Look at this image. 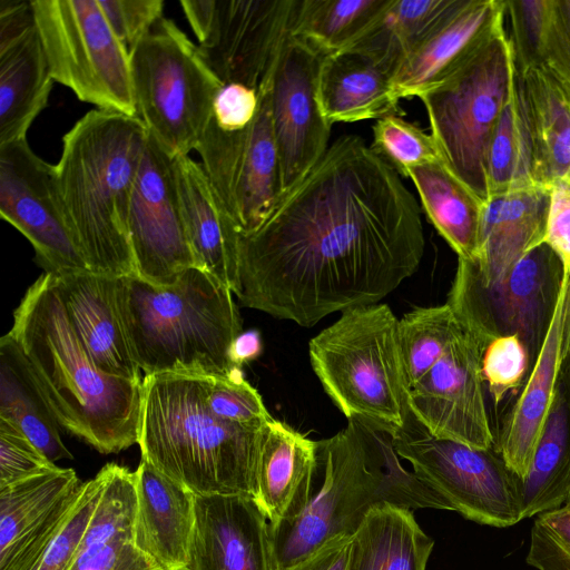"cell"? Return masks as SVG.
<instances>
[{"label": "cell", "mask_w": 570, "mask_h": 570, "mask_svg": "<svg viewBox=\"0 0 570 570\" xmlns=\"http://www.w3.org/2000/svg\"><path fill=\"white\" fill-rule=\"evenodd\" d=\"M417 202L358 136H341L267 219L235 236L233 293L246 307L311 327L377 304L417 269Z\"/></svg>", "instance_id": "1"}, {"label": "cell", "mask_w": 570, "mask_h": 570, "mask_svg": "<svg viewBox=\"0 0 570 570\" xmlns=\"http://www.w3.org/2000/svg\"><path fill=\"white\" fill-rule=\"evenodd\" d=\"M9 334L59 426L104 454L138 443L142 380L98 368L70 324L55 275L45 273L28 288Z\"/></svg>", "instance_id": "2"}, {"label": "cell", "mask_w": 570, "mask_h": 570, "mask_svg": "<svg viewBox=\"0 0 570 570\" xmlns=\"http://www.w3.org/2000/svg\"><path fill=\"white\" fill-rule=\"evenodd\" d=\"M148 131L137 116L92 109L62 138L57 183L76 244L94 274L137 276L128 216Z\"/></svg>", "instance_id": "3"}, {"label": "cell", "mask_w": 570, "mask_h": 570, "mask_svg": "<svg viewBox=\"0 0 570 570\" xmlns=\"http://www.w3.org/2000/svg\"><path fill=\"white\" fill-rule=\"evenodd\" d=\"M266 424L216 417L206 405L202 376L167 373L142 379L137 443L141 459L195 494L254 498Z\"/></svg>", "instance_id": "4"}, {"label": "cell", "mask_w": 570, "mask_h": 570, "mask_svg": "<svg viewBox=\"0 0 570 570\" xmlns=\"http://www.w3.org/2000/svg\"><path fill=\"white\" fill-rule=\"evenodd\" d=\"M233 292L196 266L175 284L117 278V303L131 355L145 375H228L242 321Z\"/></svg>", "instance_id": "5"}, {"label": "cell", "mask_w": 570, "mask_h": 570, "mask_svg": "<svg viewBox=\"0 0 570 570\" xmlns=\"http://www.w3.org/2000/svg\"><path fill=\"white\" fill-rule=\"evenodd\" d=\"M325 392L348 419L393 433L404 421L407 383L399 320L387 304L347 309L309 341Z\"/></svg>", "instance_id": "6"}, {"label": "cell", "mask_w": 570, "mask_h": 570, "mask_svg": "<svg viewBox=\"0 0 570 570\" xmlns=\"http://www.w3.org/2000/svg\"><path fill=\"white\" fill-rule=\"evenodd\" d=\"M504 17L444 80L417 97L444 163L484 205L488 147L515 77Z\"/></svg>", "instance_id": "7"}, {"label": "cell", "mask_w": 570, "mask_h": 570, "mask_svg": "<svg viewBox=\"0 0 570 570\" xmlns=\"http://www.w3.org/2000/svg\"><path fill=\"white\" fill-rule=\"evenodd\" d=\"M136 116L173 158L196 148L224 86L195 45L163 17L130 53Z\"/></svg>", "instance_id": "8"}, {"label": "cell", "mask_w": 570, "mask_h": 570, "mask_svg": "<svg viewBox=\"0 0 570 570\" xmlns=\"http://www.w3.org/2000/svg\"><path fill=\"white\" fill-rule=\"evenodd\" d=\"M53 81L97 109L136 116L130 56L98 0H32Z\"/></svg>", "instance_id": "9"}, {"label": "cell", "mask_w": 570, "mask_h": 570, "mask_svg": "<svg viewBox=\"0 0 570 570\" xmlns=\"http://www.w3.org/2000/svg\"><path fill=\"white\" fill-rule=\"evenodd\" d=\"M566 273L553 249L541 243L524 253L499 279L484 284L458 258L446 303L487 346L502 335L527 345L532 366L553 318Z\"/></svg>", "instance_id": "10"}, {"label": "cell", "mask_w": 570, "mask_h": 570, "mask_svg": "<svg viewBox=\"0 0 570 570\" xmlns=\"http://www.w3.org/2000/svg\"><path fill=\"white\" fill-rule=\"evenodd\" d=\"M335 435L317 441L322 481L294 519L271 525L274 570H286L325 544L352 538L376 507L366 458V424L348 419Z\"/></svg>", "instance_id": "11"}, {"label": "cell", "mask_w": 570, "mask_h": 570, "mask_svg": "<svg viewBox=\"0 0 570 570\" xmlns=\"http://www.w3.org/2000/svg\"><path fill=\"white\" fill-rule=\"evenodd\" d=\"M399 456L465 519L495 528L521 518L518 476L493 448L475 449L432 435L407 407L393 433Z\"/></svg>", "instance_id": "12"}, {"label": "cell", "mask_w": 570, "mask_h": 570, "mask_svg": "<svg viewBox=\"0 0 570 570\" xmlns=\"http://www.w3.org/2000/svg\"><path fill=\"white\" fill-rule=\"evenodd\" d=\"M269 88L261 90L249 126L223 130L209 119L195 148L223 210L244 234L258 228L282 199Z\"/></svg>", "instance_id": "13"}, {"label": "cell", "mask_w": 570, "mask_h": 570, "mask_svg": "<svg viewBox=\"0 0 570 570\" xmlns=\"http://www.w3.org/2000/svg\"><path fill=\"white\" fill-rule=\"evenodd\" d=\"M0 215L30 242L46 273L90 272L68 224L56 167L27 138L0 145Z\"/></svg>", "instance_id": "14"}, {"label": "cell", "mask_w": 570, "mask_h": 570, "mask_svg": "<svg viewBox=\"0 0 570 570\" xmlns=\"http://www.w3.org/2000/svg\"><path fill=\"white\" fill-rule=\"evenodd\" d=\"M128 235L137 277L154 286H170L196 266L181 216L174 158L149 134L131 195Z\"/></svg>", "instance_id": "15"}, {"label": "cell", "mask_w": 570, "mask_h": 570, "mask_svg": "<svg viewBox=\"0 0 570 570\" xmlns=\"http://www.w3.org/2000/svg\"><path fill=\"white\" fill-rule=\"evenodd\" d=\"M324 56L289 35L269 88L282 198L315 167L328 148L332 125L317 101V78Z\"/></svg>", "instance_id": "16"}, {"label": "cell", "mask_w": 570, "mask_h": 570, "mask_svg": "<svg viewBox=\"0 0 570 570\" xmlns=\"http://www.w3.org/2000/svg\"><path fill=\"white\" fill-rule=\"evenodd\" d=\"M484 347L465 327L407 390L409 407L432 435L475 449L494 446L481 375Z\"/></svg>", "instance_id": "17"}, {"label": "cell", "mask_w": 570, "mask_h": 570, "mask_svg": "<svg viewBox=\"0 0 570 570\" xmlns=\"http://www.w3.org/2000/svg\"><path fill=\"white\" fill-rule=\"evenodd\" d=\"M296 0H215L210 30L197 47L225 83L261 91L288 36Z\"/></svg>", "instance_id": "18"}, {"label": "cell", "mask_w": 570, "mask_h": 570, "mask_svg": "<svg viewBox=\"0 0 570 570\" xmlns=\"http://www.w3.org/2000/svg\"><path fill=\"white\" fill-rule=\"evenodd\" d=\"M55 468L0 489V570H30L70 512L82 485Z\"/></svg>", "instance_id": "19"}, {"label": "cell", "mask_w": 570, "mask_h": 570, "mask_svg": "<svg viewBox=\"0 0 570 570\" xmlns=\"http://www.w3.org/2000/svg\"><path fill=\"white\" fill-rule=\"evenodd\" d=\"M186 570H274L269 522L252 497L195 495Z\"/></svg>", "instance_id": "20"}, {"label": "cell", "mask_w": 570, "mask_h": 570, "mask_svg": "<svg viewBox=\"0 0 570 570\" xmlns=\"http://www.w3.org/2000/svg\"><path fill=\"white\" fill-rule=\"evenodd\" d=\"M569 288L570 276L566 274L543 345L495 438L494 449L519 479L529 471L561 382Z\"/></svg>", "instance_id": "21"}, {"label": "cell", "mask_w": 570, "mask_h": 570, "mask_svg": "<svg viewBox=\"0 0 570 570\" xmlns=\"http://www.w3.org/2000/svg\"><path fill=\"white\" fill-rule=\"evenodd\" d=\"M55 277L70 324L98 368L111 376L141 381L118 309V277L90 272Z\"/></svg>", "instance_id": "22"}, {"label": "cell", "mask_w": 570, "mask_h": 570, "mask_svg": "<svg viewBox=\"0 0 570 570\" xmlns=\"http://www.w3.org/2000/svg\"><path fill=\"white\" fill-rule=\"evenodd\" d=\"M136 547L163 570H186L195 523V493L144 459L134 471Z\"/></svg>", "instance_id": "23"}, {"label": "cell", "mask_w": 570, "mask_h": 570, "mask_svg": "<svg viewBox=\"0 0 570 570\" xmlns=\"http://www.w3.org/2000/svg\"><path fill=\"white\" fill-rule=\"evenodd\" d=\"M550 189L534 186L514 190L493 196L484 205L476 256L465 259L482 283L499 279L524 253L542 243Z\"/></svg>", "instance_id": "24"}, {"label": "cell", "mask_w": 570, "mask_h": 570, "mask_svg": "<svg viewBox=\"0 0 570 570\" xmlns=\"http://www.w3.org/2000/svg\"><path fill=\"white\" fill-rule=\"evenodd\" d=\"M317 441L272 419L264 428L254 500L271 525L297 517L306 507L317 472Z\"/></svg>", "instance_id": "25"}, {"label": "cell", "mask_w": 570, "mask_h": 570, "mask_svg": "<svg viewBox=\"0 0 570 570\" xmlns=\"http://www.w3.org/2000/svg\"><path fill=\"white\" fill-rule=\"evenodd\" d=\"M505 13L504 0H464L391 78L397 100L419 97L444 80Z\"/></svg>", "instance_id": "26"}, {"label": "cell", "mask_w": 570, "mask_h": 570, "mask_svg": "<svg viewBox=\"0 0 570 570\" xmlns=\"http://www.w3.org/2000/svg\"><path fill=\"white\" fill-rule=\"evenodd\" d=\"M105 489L70 570H163L135 544L134 472L107 463Z\"/></svg>", "instance_id": "27"}, {"label": "cell", "mask_w": 570, "mask_h": 570, "mask_svg": "<svg viewBox=\"0 0 570 570\" xmlns=\"http://www.w3.org/2000/svg\"><path fill=\"white\" fill-rule=\"evenodd\" d=\"M177 193L187 237L196 261L232 292L236 282V228L223 210L200 163L174 158Z\"/></svg>", "instance_id": "28"}, {"label": "cell", "mask_w": 570, "mask_h": 570, "mask_svg": "<svg viewBox=\"0 0 570 570\" xmlns=\"http://www.w3.org/2000/svg\"><path fill=\"white\" fill-rule=\"evenodd\" d=\"M317 101L326 120L353 122L399 115L391 76L356 51L324 56L317 78Z\"/></svg>", "instance_id": "29"}, {"label": "cell", "mask_w": 570, "mask_h": 570, "mask_svg": "<svg viewBox=\"0 0 570 570\" xmlns=\"http://www.w3.org/2000/svg\"><path fill=\"white\" fill-rule=\"evenodd\" d=\"M52 82L36 24L0 43V145L27 138Z\"/></svg>", "instance_id": "30"}, {"label": "cell", "mask_w": 570, "mask_h": 570, "mask_svg": "<svg viewBox=\"0 0 570 570\" xmlns=\"http://www.w3.org/2000/svg\"><path fill=\"white\" fill-rule=\"evenodd\" d=\"M433 546L411 510L376 505L352 537L347 570H425Z\"/></svg>", "instance_id": "31"}, {"label": "cell", "mask_w": 570, "mask_h": 570, "mask_svg": "<svg viewBox=\"0 0 570 570\" xmlns=\"http://www.w3.org/2000/svg\"><path fill=\"white\" fill-rule=\"evenodd\" d=\"M518 490L522 519L559 509L570 497V389L562 382Z\"/></svg>", "instance_id": "32"}, {"label": "cell", "mask_w": 570, "mask_h": 570, "mask_svg": "<svg viewBox=\"0 0 570 570\" xmlns=\"http://www.w3.org/2000/svg\"><path fill=\"white\" fill-rule=\"evenodd\" d=\"M517 72L532 137L534 181L551 188L570 174V99L542 69Z\"/></svg>", "instance_id": "33"}, {"label": "cell", "mask_w": 570, "mask_h": 570, "mask_svg": "<svg viewBox=\"0 0 570 570\" xmlns=\"http://www.w3.org/2000/svg\"><path fill=\"white\" fill-rule=\"evenodd\" d=\"M464 0H391L358 41L346 51L370 58L392 76Z\"/></svg>", "instance_id": "34"}, {"label": "cell", "mask_w": 570, "mask_h": 570, "mask_svg": "<svg viewBox=\"0 0 570 570\" xmlns=\"http://www.w3.org/2000/svg\"><path fill=\"white\" fill-rule=\"evenodd\" d=\"M422 207L458 258L474 259L484 204L448 167L444 160L409 171Z\"/></svg>", "instance_id": "35"}, {"label": "cell", "mask_w": 570, "mask_h": 570, "mask_svg": "<svg viewBox=\"0 0 570 570\" xmlns=\"http://www.w3.org/2000/svg\"><path fill=\"white\" fill-rule=\"evenodd\" d=\"M0 420L18 429L51 462L72 459L58 423L12 336L0 340Z\"/></svg>", "instance_id": "36"}, {"label": "cell", "mask_w": 570, "mask_h": 570, "mask_svg": "<svg viewBox=\"0 0 570 570\" xmlns=\"http://www.w3.org/2000/svg\"><path fill=\"white\" fill-rule=\"evenodd\" d=\"M391 0H296L291 35L323 56L351 49Z\"/></svg>", "instance_id": "37"}, {"label": "cell", "mask_w": 570, "mask_h": 570, "mask_svg": "<svg viewBox=\"0 0 570 570\" xmlns=\"http://www.w3.org/2000/svg\"><path fill=\"white\" fill-rule=\"evenodd\" d=\"M487 175L490 198L538 186L533 177L531 130L517 69L511 97L490 138Z\"/></svg>", "instance_id": "38"}, {"label": "cell", "mask_w": 570, "mask_h": 570, "mask_svg": "<svg viewBox=\"0 0 570 570\" xmlns=\"http://www.w3.org/2000/svg\"><path fill=\"white\" fill-rule=\"evenodd\" d=\"M366 458L375 483L377 505L452 511L433 488L403 468L389 431L366 424Z\"/></svg>", "instance_id": "39"}, {"label": "cell", "mask_w": 570, "mask_h": 570, "mask_svg": "<svg viewBox=\"0 0 570 570\" xmlns=\"http://www.w3.org/2000/svg\"><path fill=\"white\" fill-rule=\"evenodd\" d=\"M465 327L448 303L417 307L399 320L407 390L432 367Z\"/></svg>", "instance_id": "40"}, {"label": "cell", "mask_w": 570, "mask_h": 570, "mask_svg": "<svg viewBox=\"0 0 570 570\" xmlns=\"http://www.w3.org/2000/svg\"><path fill=\"white\" fill-rule=\"evenodd\" d=\"M370 147L405 177L416 166L444 160L433 136L399 115H387L376 120Z\"/></svg>", "instance_id": "41"}, {"label": "cell", "mask_w": 570, "mask_h": 570, "mask_svg": "<svg viewBox=\"0 0 570 570\" xmlns=\"http://www.w3.org/2000/svg\"><path fill=\"white\" fill-rule=\"evenodd\" d=\"M108 476L107 465L85 481L61 528L30 570H70Z\"/></svg>", "instance_id": "42"}, {"label": "cell", "mask_w": 570, "mask_h": 570, "mask_svg": "<svg viewBox=\"0 0 570 570\" xmlns=\"http://www.w3.org/2000/svg\"><path fill=\"white\" fill-rule=\"evenodd\" d=\"M532 362L529 350L517 335L491 340L483 350L481 375L494 406L523 387Z\"/></svg>", "instance_id": "43"}, {"label": "cell", "mask_w": 570, "mask_h": 570, "mask_svg": "<svg viewBox=\"0 0 570 570\" xmlns=\"http://www.w3.org/2000/svg\"><path fill=\"white\" fill-rule=\"evenodd\" d=\"M208 410L218 419L244 425H264L273 417L240 367L228 375L202 376Z\"/></svg>", "instance_id": "44"}, {"label": "cell", "mask_w": 570, "mask_h": 570, "mask_svg": "<svg viewBox=\"0 0 570 570\" xmlns=\"http://www.w3.org/2000/svg\"><path fill=\"white\" fill-rule=\"evenodd\" d=\"M510 21L508 33L515 69L519 72L539 65L540 52L550 17L551 0L505 1Z\"/></svg>", "instance_id": "45"}, {"label": "cell", "mask_w": 570, "mask_h": 570, "mask_svg": "<svg viewBox=\"0 0 570 570\" xmlns=\"http://www.w3.org/2000/svg\"><path fill=\"white\" fill-rule=\"evenodd\" d=\"M525 562L537 570H570V504L537 515Z\"/></svg>", "instance_id": "46"}, {"label": "cell", "mask_w": 570, "mask_h": 570, "mask_svg": "<svg viewBox=\"0 0 570 570\" xmlns=\"http://www.w3.org/2000/svg\"><path fill=\"white\" fill-rule=\"evenodd\" d=\"M98 3L129 56L163 18V0H98Z\"/></svg>", "instance_id": "47"}, {"label": "cell", "mask_w": 570, "mask_h": 570, "mask_svg": "<svg viewBox=\"0 0 570 570\" xmlns=\"http://www.w3.org/2000/svg\"><path fill=\"white\" fill-rule=\"evenodd\" d=\"M55 468L18 429L0 420V489Z\"/></svg>", "instance_id": "48"}, {"label": "cell", "mask_w": 570, "mask_h": 570, "mask_svg": "<svg viewBox=\"0 0 570 570\" xmlns=\"http://www.w3.org/2000/svg\"><path fill=\"white\" fill-rule=\"evenodd\" d=\"M537 68L546 71L570 99V0H551Z\"/></svg>", "instance_id": "49"}, {"label": "cell", "mask_w": 570, "mask_h": 570, "mask_svg": "<svg viewBox=\"0 0 570 570\" xmlns=\"http://www.w3.org/2000/svg\"><path fill=\"white\" fill-rule=\"evenodd\" d=\"M261 91L240 83H225L214 98L210 120L223 130H240L256 118Z\"/></svg>", "instance_id": "50"}, {"label": "cell", "mask_w": 570, "mask_h": 570, "mask_svg": "<svg viewBox=\"0 0 570 570\" xmlns=\"http://www.w3.org/2000/svg\"><path fill=\"white\" fill-rule=\"evenodd\" d=\"M542 243L553 249L563 264L564 273L570 276V174L551 185Z\"/></svg>", "instance_id": "51"}, {"label": "cell", "mask_w": 570, "mask_h": 570, "mask_svg": "<svg viewBox=\"0 0 570 570\" xmlns=\"http://www.w3.org/2000/svg\"><path fill=\"white\" fill-rule=\"evenodd\" d=\"M352 538H340L286 570H347Z\"/></svg>", "instance_id": "52"}, {"label": "cell", "mask_w": 570, "mask_h": 570, "mask_svg": "<svg viewBox=\"0 0 570 570\" xmlns=\"http://www.w3.org/2000/svg\"><path fill=\"white\" fill-rule=\"evenodd\" d=\"M262 352V340L257 331L242 332L232 343L229 357L234 366L240 367L255 360Z\"/></svg>", "instance_id": "53"}, {"label": "cell", "mask_w": 570, "mask_h": 570, "mask_svg": "<svg viewBox=\"0 0 570 570\" xmlns=\"http://www.w3.org/2000/svg\"><path fill=\"white\" fill-rule=\"evenodd\" d=\"M561 382L570 389V288L567 309V321L563 341V360L561 367Z\"/></svg>", "instance_id": "54"}, {"label": "cell", "mask_w": 570, "mask_h": 570, "mask_svg": "<svg viewBox=\"0 0 570 570\" xmlns=\"http://www.w3.org/2000/svg\"><path fill=\"white\" fill-rule=\"evenodd\" d=\"M566 504H570V497H569L568 501L566 502Z\"/></svg>", "instance_id": "55"}]
</instances>
